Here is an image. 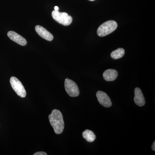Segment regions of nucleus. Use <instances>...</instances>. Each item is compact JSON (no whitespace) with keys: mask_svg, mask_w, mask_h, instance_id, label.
Returning a JSON list of instances; mask_svg holds the SVG:
<instances>
[{"mask_svg":"<svg viewBox=\"0 0 155 155\" xmlns=\"http://www.w3.org/2000/svg\"><path fill=\"white\" fill-rule=\"evenodd\" d=\"M134 101L137 105L139 107H142L145 104V100L144 96L141 90L139 87H136L134 89Z\"/></svg>","mask_w":155,"mask_h":155,"instance_id":"1a4fd4ad","label":"nucleus"},{"mask_svg":"<svg viewBox=\"0 0 155 155\" xmlns=\"http://www.w3.org/2000/svg\"><path fill=\"white\" fill-rule=\"evenodd\" d=\"M117 23L113 20H110L104 22L98 28L97 33L99 36H105L116 30L117 28Z\"/></svg>","mask_w":155,"mask_h":155,"instance_id":"f03ea898","label":"nucleus"},{"mask_svg":"<svg viewBox=\"0 0 155 155\" xmlns=\"http://www.w3.org/2000/svg\"><path fill=\"white\" fill-rule=\"evenodd\" d=\"M65 88L69 96L71 97L78 96L80 93L77 84L73 81L66 78L65 79Z\"/></svg>","mask_w":155,"mask_h":155,"instance_id":"39448f33","label":"nucleus"},{"mask_svg":"<svg viewBox=\"0 0 155 155\" xmlns=\"http://www.w3.org/2000/svg\"><path fill=\"white\" fill-rule=\"evenodd\" d=\"M118 73L116 70L113 69L106 70L103 73L104 79L107 81H113L118 77Z\"/></svg>","mask_w":155,"mask_h":155,"instance_id":"9d476101","label":"nucleus"},{"mask_svg":"<svg viewBox=\"0 0 155 155\" xmlns=\"http://www.w3.org/2000/svg\"><path fill=\"white\" fill-rule=\"evenodd\" d=\"M96 96L98 101L101 105L105 107H110L112 106V102L108 95L102 91H98Z\"/></svg>","mask_w":155,"mask_h":155,"instance_id":"423d86ee","label":"nucleus"},{"mask_svg":"<svg viewBox=\"0 0 155 155\" xmlns=\"http://www.w3.org/2000/svg\"><path fill=\"white\" fill-rule=\"evenodd\" d=\"M89 1H94V0H89Z\"/></svg>","mask_w":155,"mask_h":155,"instance_id":"dca6fc26","label":"nucleus"},{"mask_svg":"<svg viewBox=\"0 0 155 155\" xmlns=\"http://www.w3.org/2000/svg\"><path fill=\"white\" fill-rule=\"evenodd\" d=\"M34 155H47V154L45 152L40 151L38 152L35 153L34 154Z\"/></svg>","mask_w":155,"mask_h":155,"instance_id":"ddd939ff","label":"nucleus"},{"mask_svg":"<svg viewBox=\"0 0 155 155\" xmlns=\"http://www.w3.org/2000/svg\"><path fill=\"white\" fill-rule=\"evenodd\" d=\"M82 136L88 142H93L96 139V135L91 130L88 129L84 131L82 133Z\"/></svg>","mask_w":155,"mask_h":155,"instance_id":"9b49d317","label":"nucleus"},{"mask_svg":"<svg viewBox=\"0 0 155 155\" xmlns=\"http://www.w3.org/2000/svg\"><path fill=\"white\" fill-rule=\"evenodd\" d=\"M125 50L123 48H119L117 50L113 51L111 54V57L114 59H119L122 58L125 54Z\"/></svg>","mask_w":155,"mask_h":155,"instance_id":"f8f14e48","label":"nucleus"},{"mask_svg":"<svg viewBox=\"0 0 155 155\" xmlns=\"http://www.w3.org/2000/svg\"><path fill=\"white\" fill-rule=\"evenodd\" d=\"M8 36L11 40L22 46H25L27 44V41L23 37L19 35L14 31H9L8 33Z\"/></svg>","mask_w":155,"mask_h":155,"instance_id":"6e6552de","label":"nucleus"},{"mask_svg":"<svg viewBox=\"0 0 155 155\" xmlns=\"http://www.w3.org/2000/svg\"><path fill=\"white\" fill-rule=\"evenodd\" d=\"M152 148L153 151H155V142H154L153 143L152 145Z\"/></svg>","mask_w":155,"mask_h":155,"instance_id":"4468645a","label":"nucleus"},{"mask_svg":"<svg viewBox=\"0 0 155 155\" xmlns=\"http://www.w3.org/2000/svg\"><path fill=\"white\" fill-rule=\"evenodd\" d=\"M50 124L56 134H61L64 131V122L62 113L59 110L54 109L49 115Z\"/></svg>","mask_w":155,"mask_h":155,"instance_id":"f257e3e1","label":"nucleus"},{"mask_svg":"<svg viewBox=\"0 0 155 155\" xmlns=\"http://www.w3.org/2000/svg\"><path fill=\"white\" fill-rule=\"evenodd\" d=\"M35 30L40 36L46 40L51 41L54 39L53 35L41 25H36L35 27Z\"/></svg>","mask_w":155,"mask_h":155,"instance_id":"0eeeda50","label":"nucleus"},{"mask_svg":"<svg viewBox=\"0 0 155 155\" xmlns=\"http://www.w3.org/2000/svg\"><path fill=\"white\" fill-rule=\"evenodd\" d=\"M10 83L12 88L19 96L22 98L26 97L25 87L18 78L14 76L11 77L10 78Z\"/></svg>","mask_w":155,"mask_h":155,"instance_id":"20e7f679","label":"nucleus"},{"mask_svg":"<svg viewBox=\"0 0 155 155\" xmlns=\"http://www.w3.org/2000/svg\"><path fill=\"white\" fill-rule=\"evenodd\" d=\"M52 16L55 21L63 25H69L72 22V17L65 12L61 13L54 10L52 12Z\"/></svg>","mask_w":155,"mask_h":155,"instance_id":"7ed1b4c3","label":"nucleus"},{"mask_svg":"<svg viewBox=\"0 0 155 155\" xmlns=\"http://www.w3.org/2000/svg\"><path fill=\"white\" fill-rule=\"evenodd\" d=\"M54 10L55 11H58L59 10V8H58V6H55L54 7Z\"/></svg>","mask_w":155,"mask_h":155,"instance_id":"2eb2a0df","label":"nucleus"}]
</instances>
